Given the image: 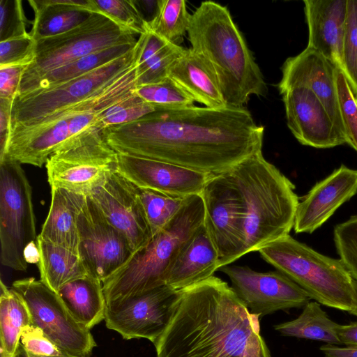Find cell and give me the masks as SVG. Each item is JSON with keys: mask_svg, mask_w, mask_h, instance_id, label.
<instances>
[{"mask_svg": "<svg viewBox=\"0 0 357 357\" xmlns=\"http://www.w3.org/2000/svg\"><path fill=\"white\" fill-rule=\"evenodd\" d=\"M118 153L218 175L261 151L264 128L245 107L156 110L101 130Z\"/></svg>", "mask_w": 357, "mask_h": 357, "instance_id": "6da1fadb", "label": "cell"}, {"mask_svg": "<svg viewBox=\"0 0 357 357\" xmlns=\"http://www.w3.org/2000/svg\"><path fill=\"white\" fill-rule=\"evenodd\" d=\"M252 314L232 287L212 276L180 290L172 319L154 344L157 357H243L260 333Z\"/></svg>", "mask_w": 357, "mask_h": 357, "instance_id": "7a4b0ae2", "label": "cell"}, {"mask_svg": "<svg viewBox=\"0 0 357 357\" xmlns=\"http://www.w3.org/2000/svg\"><path fill=\"white\" fill-rule=\"evenodd\" d=\"M191 48L214 72L229 107H244L251 96H264L261 71L227 7L202 1L190 16Z\"/></svg>", "mask_w": 357, "mask_h": 357, "instance_id": "3957f363", "label": "cell"}, {"mask_svg": "<svg viewBox=\"0 0 357 357\" xmlns=\"http://www.w3.org/2000/svg\"><path fill=\"white\" fill-rule=\"evenodd\" d=\"M227 174L243 206L242 256L289 234L299 198L295 185L264 158L261 151Z\"/></svg>", "mask_w": 357, "mask_h": 357, "instance_id": "277c9868", "label": "cell"}, {"mask_svg": "<svg viewBox=\"0 0 357 357\" xmlns=\"http://www.w3.org/2000/svg\"><path fill=\"white\" fill-rule=\"evenodd\" d=\"M204 220L205 208L201 195L186 197L178 213L164 229L134 252L121 268L102 281L106 302L165 285L170 265Z\"/></svg>", "mask_w": 357, "mask_h": 357, "instance_id": "5b68a950", "label": "cell"}, {"mask_svg": "<svg viewBox=\"0 0 357 357\" xmlns=\"http://www.w3.org/2000/svg\"><path fill=\"white\" fill-rule=\"evenodd\" d=\"M258 252L315 301L347 312L354 308V280L340 259L324 255L289 234Z\"/></svg>", "mask_w": 357, "mask_h": 357, "instance_id": "8992f818", "label": "cell"}, {"mask_svg": "<svg viewBox=\"0 0 357 357\" xmlns=\"http://www.w3.org/2000/svg\"><path fill=\"white\" fill-rule=\"evenodd\" d=\"M136 36L105 15L95 12L70 31L37 40L35 57L22 74L17 96H22L50 70L111 47L135 44Z\"/></svg>", "mask_w": 357, "mask_h": 357, "instance_id": "52a82bcc", "label": "cell"}, {"mask_svg": "<svg viewBox=\"0 0 357 357\" xmlns=\"http://www.w3.org/2000/svg\"><path fill=\"white\" fill-rule=\"evenodd\" d=\"M138 54L137 40L135 47L126 54L82 76L24 96H16L12 107L10 133L36 126L99 93L132 68Z\"/></svg>", "mask_w": 357, "mask_h": 357, "instance_id": "ba28073f", "label": "cell"}, {"mask_svg": "<svg viewBox=\"0 0 357 357\" xmlns=\"http://www.w3.org/2000/svg\"><path fill=\"white\" fill-rule=\"evenodd\" d=\"M50 187L90 197L118 172V153L93 128L67 141L45 164Z\"/></svg>", "mask_w": 357, "mask_h": 357, "instance_id": "9c48e42d", "label": "cell"}, {"mask_svg": "<svg viewBox=\"0 0 357 357\" xmlns=\"http://www.w3.org/2000/svg\"><path fill=\"white\" fill-rule=\"evenodd\" d=\"M38 236L32 190L21 164L0 160L1 262L16 271L29 266L26 251Z\"/></svg>", "mask_w": 357, "mask_h": 357, "instance_id": "30bf717a", "label": "cell"}, {"mask_svg": "<svg viewBox=\"0 0 357 357\" xmlns=\"http://www.w3.org/2000/svg\"><path fill=\"white\" fill-rule=\"evenodd\" d=\"M11 288L25 301L32 325L64 353L89 357L96 346L90 329L73 317L58 293L32 277L15 280Z\"/></svg>", "mask_w": 357, "mask_h": 357, "instance_id": "8fae6325", "label": "cell"}, {"mask_svg": "<svg viewBox=\"0 0 357 357\" xmlns=\"http://www.w3.org/2000/svg\"><path fill=\"white\" fill-rule=\"evenodd\" d=\"M179 294L180 290L163 285L106 303L105 325L125 340L146 338L154 344L172 319Z\"/></svg>", "mask_w": 357, "mask_h": 357, "instance_id": "7c38bea8", "label": "cell"}, {"mask_svg": "<svg viewBox=\"0 0 357 357\" xmlns=\"http://www.w3.org/2000/svg\"><path fill=\"white\" fill-rule=\"evenodd\" d=\"M201 196L204 222L219 253V269L242 257L243 210L227 172L213 176Z\"/></svg>", "mask_w": 357, "mask_h": 357, "instance_id": "4fadbf2b", "label": "cell"}, {"mask_svg": "<svg viewBox=\"0 0 357 357\" xmlns=\"http://www.w3.org/2000/svg\"><path fill=\"white\" fill-rule=\"evenodd\" d=\"M220 269L229 277L232 289L249 311L259 317L279 310L303 307L312 299L278 271L261 273L247 266L229 265Z\"/></svg>", "mask_w": 357, "mask_h": 357, "instance_id": "5bb4252c", "label": "cell"}, {"mask_svg": "<svg viewBox=\"0 0 357 357\" xmlns=\"http://www.w3.org/2000/svg\"><path fill=\"white\" fill-rule=\"evenodd\" d=\"M78 255L89 273L101 282L121 268L133 252L126 238L112 227L86 197L78 218Z\"/></svg>", "mask_w": 357, "mask_h": 357, "instance_id": "9a60e30c", "label": "cell"}, {"mask_svg": "<svg viewBox=\"0 0 357 357\" xmlns=\"http://www.w3.org/2000/svg\"><path fill=\"white\" fill-rule=\"evenodd\" d=\"M89 197L105 220L126 238L133 253L152 239L137 188L119 172Z\"/></svg>", "mask_w": 357, "mask_h": 357, "instance_id": "2e32d148", "label": "cell"}, {"mask_svg": "<svg viewBox=\"0 0 357 357\" xmlns=\"http://www.w3.org/2000/svg\"><path fill=\"white\" fill-rule=\"evenodd\" d=\"M278 90L284 105L287 126L301 144L328 149L347 143L344 134L311 90L302 86Z\"/></svg>", "mask_w": 357, "mask_h": 357, "instance_id": "e0dca14e", "label": "cell"}, {"mask_svg": "<svg viewBox=\"0 0 357 357\" xmlns=\"http://www.w3.org/2000/svg\"><path fill=\"white\" fill-rule=\"evenodd\" d=\"M118 172L138 188L186 198L201 195L213 176L174 164L118 153Z\"/></svg>", "mask_w": 357, "mask_h": 357, "instance_id": "ac0fdd59", "label": "cell"}, {"mask_svg": "<svg viewBox=\"0 0 357 357\" xmlns=\"http://www.w3.org/2000/svg\"><path fill=\"white\" fill-rule=\"evenodd\" d=\"M337 69L320 53L307 47L284 62L278 88L291 86L308 88L320 100L335 126L344 135L337 89Z\"/></svg>", "mask_w": 357, "mask_h": 357, "instance_id": "d6986e66", "label": "cell"}, {"mask_svg": "<svg viewBox=\"0 0 357 357\" xmlns=\"http://www.w3.org/2000/svg\"><path fill=\"white\" fill-rule=\"evenodd\" d=\"M356 194L357 169L342 165L316 183L299 202L293 227L295 232L312 234Z\"/></svg>", "mask_w": 357, "mask_h": 357, "instance_id": "ffe728a7", "label": "cell"}, {"mask_svg": "<svg viewBox=\"0 0 357 357\" xmlns=\"http://www.w3.org/2000/svg\"><path fill=\"white\" fill-rule=\"evenodd\" d=\"M303 3L309 31L307 47L342 70L347 0H305Z\"/></svg>", "mask_w": 357, "mask_h": 357, "instance_id": "44dd1931", "label": "cell"}, {"mask_svg": "<svg viewBox=\"0 0 357 357\" xmlns=\"http://www.w3.org/2000/svg\"><path fill=\"white\" fill-rule=\"evenodd\" d=\"M219 259L217 247L204 222L170 265L165 285L179 291L206 280L219 269Z\"/></svg>", "mask_w": 357, "mask_h": 357, "instance_id": "7402d4cb", "label": "cell"}, {"mask_svg": "<svg viewBox=\"0 0 357 357\" xmlns=\"http://www.w3.org/2000/svg\"><path fill=\"white\" fill-rule=\"evenodd\" d=\"M167 77L204 107L219 109L227 106L214 72L191 47L184 48L171 64Z\"/></svg>", "mask_w": 357, "mask_h": 357, "instance_id": "603a6c76", "label": "cell"}, {"mask_svg": "<svg viewBox=\"0 0 357 357\" xmlns=\"http://www.w3.org/2000/svg\"><path fill=\"white\" fill-rule=\"evenodd\" d=\"M86 199L85 196L52 187L50 210L38 236L78 254V218Z\"/></svg>", "mask_w": 357, "mask_h": 357, "instance_id": "cb8c5ba5", "label": "cell"}, {"mask_svg": "<svg viewBox=\"0 0 357 357\" xmlns=\"http://www.w3.org/2000/svg\"><path fill=\"white\" fill-rule=\"evenodd\" d=\"M34 20L30 36L36 40L70 31L97 12L93 0H30Z\"/></svg>", "mask_w": 357, "mask_h": 357, "instance_id": "d4e9b609", "label": "cell"}, {"mask_svg": "<svg viewBox=\"0 0 357 357\" xmlns=\"http://www.w3.org/2000/svg\"><path fill=\"white\" fill-rule=\"evenodd\" d=\"M38 266L40 280L58 293L65 284L91 275L79 255L38 236Z\"/></svg>", "mask_w": 357, "mask_h": 357, "instance_id": "484cf974", "label": "cell"}, {"mask_svg": "<svg viewBox=\"0 0 357 357\" xmlns=\"http://www.w3.org/2000/svg\"><path fill=\"white\" fill-rule=\"evenodd\" d=\"M73 317L91 329L105 319L106 299L101 280L92 275L72 281L58 292Z\"/></svg>", "mask_w": 357, "mask_h": 357, "instance_id": "4316f807", "label": "cell"}, {"mask_svg": "<svg viewBox=\"0 0 357 357\" xmlns=\"http://www.w3.org/2000/svg\"><path fill=\"white\" fill-rule=\"evenodd\" d=\"M138 43L137 86L167 78L169 66L184 50L149 30L139 36Z\"/></svg>", "mask_w": 357, "mask_h": 357, "instance_id": "83f0119b", "label": "cell"}, {"mask_svg": "<svg viewBox=\"0 0 357 357\" xmlns=\"http://www.w3.org/2000/svg\"><path fill=\"white\" fill-rule=\"evenodd\" d=\"M136 43L111 47L53 69L31 84L19 97L33 91L50 89L82 76L126 54L135 47Z\"/></svg>", "mask_w": 357, "mask_h": 357, "instance_id": "f1b7e54d", "label": "cell"}, {"mask_svg": "<svg viewBox=\"0 0 357 357\" xmlns=\"http://www.w3.org/2000/svg\"><path fill=\"white\" fill-rule=\"evenodd\" d=\"M340 324L333 321L317 301H310L295 319L274 326L282 335L340 345Z\"/></svg>", "mask_w": 357, "mask_h": 357, "instance_id": "f546056e", "label": "cell"}, {"mask_svg": "<svg viewBox=\"0 0 357 357\" xmlns=\"http://www.w3.org/2000/svg\"><path fill=\"white\" fill-rule=\"evenodd\" d=\"M0 357H15L24 328L31 324V317L24 299L1 280Z\"/></svg>", "mask_w": 357, "mask_h": 357, "instance_id": "4dcf8cb0", "label": "cell"}, {"mask_svg": "<svg viewBox=\"0 0 357 357\" xmlns=\"http://www.w3.org/2000/svg\"><path fill=\"white\" fill-rule=\"evenodd\" d=\"M190 16L185 1L158 0V10L153 19L148 22L147 31L178 45L188 32Z\"/></svg>", "mask_w": 357, "mask_h": 357, "instance_id": "1f68e13d", "label": "cell"}, {"mask_svg": "<svg viewBox=\"0 0 357 357\" xmlns=\"http://www.w3.org/2000/svg\"><path fill=\"white\" fill-rule=\"evenodd\" d=\"M137 190L153 236L174 219L185 199L148 189Z\"/></svg>", "mask_w": 357, "mask_h": 357, "instance_id": "d6a6232c", "label": "cell"}, {"mask_svg": "<svg viewBox=\"0 0 357 357\" xmlns=\"http://www.w3.org/2000/svg\"><path fill=\"white\" fill-rule=\"evenodd\" d=\"M135 93L157 110L182 109L195 106V102L188 93L169 77L160 82L138 86Z\"/></svg>", "mask_w": 357, "mask_h": 357, "instance_id": "836d02e7", "label": "cell"}, {"mask_svg": "<svg viewBox=\"0 0 357 357\" xmlns=\"http://www.w3.org/2000/svg\"><path fill=\"white\" fill-rule=\"evenodd\" d=\"M97 12H100L122 27L139 36L147 31L148 22L136 1L93 0Z\"/></svg>", "mask_w": 357, "mask_h": 357, "instance_id": "e575fe53", "label": "cell"}, {"mask_svg": "<svg viewBox=\"0 0 357 357\" xmlns=\"http://www.w3.org/2000/svg\"><path fill=\"white\" fill-rule=\"evenodd\" d=\"M150 103L138 96L135 91L125 100L115 104L100 114L95 128H106L132 122L156 111Z\"/></svg>", "mask_w": 357, "mask_h": 357, "instance_id": "d590c367", "label": "cell"}, {"mask_svg": "<svg viewBox=\"0 0 357 357\" xmlns=\"http://www.w3.org/2000/svg\"><path fill=\"white\" fill-rule=\"evenodd\" d=\"M341 71L357 96V0H347Z\"/></svg>", "mask_w": 357, "mask_h": 357, "instance_id": "8d00e7d4", "label": "cell"}, {"mask_svg": "<svg viewBox=\"0 0 357 357\" xmlns=\"http://www.w3.org/2000/svg\"><path fill=\"white\" fill-rule=\"evenodd\" d=\"M333 240L340 259L357 282V215L335 227Z\"/></svg>", "mask_w": 357, "mask_h": 357, "instance_id": "74e56055", "label": "cell"}, {"mask_svg": "<svg viewBox=\"0 0 357 357\" xmlns=\"http://www.w3.org/2000/svg\"><path fill=\"white\" fill-rule=\"evenodd\" d=\"M337 89L347 144L357 151V106L351 86L340 69H337Z\"/></svg>", "mask_w": 357, "mask_h": 357, "instance_id": "f35d334b", "label": "cell"}, {"mask_svg": "<svg viewBox=\"0 0 357 357\" xmlns=\"http://www.w3.org/2000/svg\"><path fill=\"white\" fill-rule=\"evenodd\" d=\"M27 20L20 0H0V42L24 36Z\"/></svg>", "mask_w": 357, "mask_h": 357, "instance_id": "ab89813d", "label": "cell"}, {"mask_svg": "<svg viewBox=\"0 0 357 357\" xmlns=\"http://www.w3.org/2000/svg\"><path fill=\"white\" fill-rule=\"evenodd\" d=\"M36 41L29 34L0 42V66H29L35 57Z\"/></svg>", "mask_w": 357, "mask_h": 357, "instance_id": "60d3db41", "label": "cell"}, {"mask_svg": "<svg viewBox=\"0 0 357 357\" xmlns=\"http://www.w3.org/2000/svg\"><path fill=\"white\" fill-rule=\"evenodd\" d=\"M20 342L26 351L36 356L59 357L67 355L40 328L32 324L24 328Z\"/></svg>", "mask_w": 357, "mask_h": 357, "instance_id": "b9f144b4", "label": "cell"}, {"mask_svg": "<svg viewBox=\"0 0 357 357\" xmlns=\"http://www.w3.org/2000/svg\"><path fill=\"white\" fill-rule=\"evenodd\" d=\"M28 66H0V98L14 100L22 74Z\"/></svg>", "mask_w": 357, "mask_h": 357, "instance_id": "7bdbcfd3", "label": "cell"}, {"mask_svg": "<svg viewBox=\"0 0 357 357\" xmlns=\"http://www.w3.org/2000/svg\"><path fill=\"white\" fill-rule=\"evenodd\" d=\"M13 100L0 98V158L5 152L10 137Z\"/></svg>", "mask_w": 357, "mask_h": 357, "instance_id": "ee69618b", "label": "cell"}, {"mask_svg": "<svg viewBox=\"0 0 357 357\" xmlns=\"http://www.w3.org/2000/svg\"><path fill=\"white\" fill-rule=\"evenodd\" d=\"M243 357H271L269 350L260 333L255 334L250 338Z\"/></svg>", "mask_w": 357, "mask_h": 357, "instance_id": "f6af8a7d", "label": "cell"}, {"mask_svg": "<svg viewBox=\"0 0 357 357\" xmlns=\"http://www.w3.org/2000/svg\"><path fill=\"white\" fill-rule=\"evenodd\" d=\"M324 357H357V346L326 344L319 348Z\"/></svg>", "mask_w": 357, "mask_h": 357, "instance_id": "bcb514c9", "label": "cell"}, {"mask_svg": "<svg viewBox=\"0 0 357 357\" xmlns=\"http://www.w3.org/2000/svg\"><path fill=\"white\" fill-rule=\"evenodd\" d=\"M338 335L342 344L357 346V321L340 324Z\"/></svg>", "mask_w": 357, "mask_h": 357, "instance_id": "7dc6e473", "label": "cell"}, {"mask_svg": "<svg viewBox=\"0 0 357 357\" xmlns=\"http://www.w3.org/2000/svg\"><path fill=\"white\" fill-rule=\"evenodd\" d=\"M15 357H53V356H36L34 354H32L27 351L24 349L22 344L21 343L19 344L18 348L17 349L16 354ZM59 357H78L75 356H71L69 354L63 356H59Z\"/></svg>", "mask_w": 357, "mask_h": 357, "instance_id": "c3c4849f", "label": "cell"}, {"mask_svg": "<svg viewBox=\"0 0 357 357\" xmlns=\"http://www.w3.org/2000/svg\"><path fill=\"white\" fill-rule=\"evenodd\" d=\"M349 313L357 317V282L354 284V306Z\"/></svg>", "mask_w": 357, "mask_h": 357, "instance_id": "681fc988", "label": "cell"}, {"mask_svg": "<svg viewBox=\"0 0 357 357\" xmlns=\"http://www.w3.org/2000/svg\"><path fill=\"white\" fill-rule=\"evenodd\" d=\"M354 98H355V102H356V105L357 106V96H354Z\"/></svg>", "mask_w": 357, "mask_h": 357, "instance_id": "f907efd6", "label": "cell"}]
</instances>
